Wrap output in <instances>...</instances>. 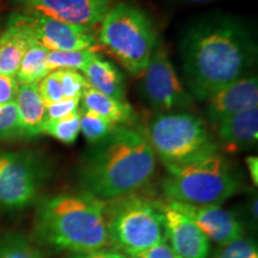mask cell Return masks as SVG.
Here are the masks:
<instances>
[{
	"label": "cell",
	"mask_w": 258,
	"mask_h": 258,
	"mask_svg": "<svg viewBox=\"0 0 258 258\" xmlns=\"http://www.w3.org/2000/svg\"><path fill=\"white\" fill-rule=\"evenodd\" d=\"M258 55L253 28L238 16L209 12L190 21L179 40L184 86L206 101L224 86L250 76Z\"/></svg>",
	"instance_id": "cell-1"
},
{
	"label": "cell",
	"mask_w": 258,
	"mask_h": 258,
	"mask_svg": "<svg viewBox=\"0 0 258 258\" xmlns=\"http://www.w3.org/2000/svg\"><path fill=\"white\" fill-rule=\"evenodd\" d=\"M156 169L157 157L147 134L116 125L84 154L78 176L84 191L112 201L143 189L153 178Z\"/></svg>",
	"instance_id": "cell-2"
},
{
	"label": "cell",
	"mask_w": 258,
	"mask_h": 258,
	"mask_svg": "<svg viewBox=\"0 0 258 258\" xmlns=\"http://www.w3.org/2000/svg\"><path fill=\"white\" fill-rule=\"evenodd\" d=\"M35 230L41 243L60 251L83 253L110 246L106 201L84 190L43 200Z\"/></svg>",
	"instance_id": "cell-3"
},
{
	"label": "cell",
	"mask_w": 258,
	"mask_h": 258,
	"mask_svg": "<svg viewBox=\"0 0 258 258\" xmlns=\"http://www.w3.org/2000/svg\"><path fill=\"white\" fill-rule=\"evenodd\" d=\"M165 167L161 190L167 201L220 206L240 189L237 173L218 150Z\"/></svg>",
	"instance_id": "cell-4"
},
{
	"label": "cell",
	"mask_w": 258,
	"mask_h": 258,
	"mask_svg": "<svg viewBox=\"0 0 258 258\" xmlns=\"http://www.w3.org/2000/svg\"><path fill=\"white\" fill-rule=\"evenodd\" d=\"M97 40L132 74L146 69L158 43L156 28L144 10L116 3L101 21Z\"/></svg>",
	"instance_id": "cell-5"
},
{
	"label": "cell",
	"mask_w": 258,
	"mask_h": 258,
	"mask_svg": "<svg viewBox=\"0 0 258 258\" xmlns=\"http://www.w3.org/2000/svg\"><path fill=\"white\" fill-rule=\"evenodd\" d=\"M106 224L110 246L129 257L166 240L160 201L139 192L106 201Z\"/></svg>",
	"instance_id": "cell-6"
},
{
	"label": "cell",
	"mask_w": 258,
	"mask_h": 258,
	"mask_svg": "<svg viewBox=\"0 0 258 258\" xmlns=\"http://www.w3.org/2000/svg\"><path fill=\"white\" fill-rule=\"evenodd\" d=\"M147 138L165 166L218 150L201 118L185 111L158 114L151 122Z\"/></svg>",
	"instance_id": "cell-7"
},
{
	"label": "cell",
	"mask_w": 258,
	"mask_h": 258,
	"mask_svg": "<svg viewBox=\"0 0 258 258\" xmlns=\"http://www.w3.org/2000/svg\"><path fill=\"white\" fill-rule=\"evenodd\" d=\"M141 80V92L154 109L180 112L192 104V97L180 82L165 46L157 43Z\"/></svg>",
	"instance_id": "cell-8"
},
{
	"label": "cell",
	"mask_w": 258,
	"mask_h": 258,
	"mask_svg": "<svg viewBox=\"0 0 258 258\" xmlns=\"http://www.w3.org/2000/svg\"><path fill=\"white\" fill-rule=\"evenodd\" d=\"M14 16L28 29L32 40L49 51L85 50L96 46L93 28L64 23L28 10Z\"/></svg>",
	"instance_id": "cell-9"
},
{
	"label": "cell",
	"mask_w": 258,
	"mask_h": 258,
	"mask_svg": "<svg viewBox=\"0 0 258 258\" xmlns=\"http://www.w3.org/2000/svg\"><path fill=\"white\" fill-rule=\"evenodd\" d=\"M40 182V170L30 157L0 152V205L27 207L36 198Z\"/></svg>",
	"instance_id": "cell-10"
},
{
	"label": "cell",
	"mask_w": 258,
	"mask_h": 258,
	"mask_svg": "<svg viewBox=\"0 0 258 258\" xmlns=\"http://www.w3.org/2000/svg\"><path fill=\"white\" fill-rule=\"evenodd\" d=\"M24 10L64 23L93 28L101 23L114 0H17Z\"/></svg>",
	"instance_id": "cell-11"
},
{
	"label": "cell",
	"mask_w": 258,
	"mask_h": 258,
	"mask_svg": "<svg viewBox=\"0 0 258 258\" xmlns=\"http://www.w3.org/2000/svg\"><path fill=\"white\" fill-rule=\"evenodd\" d=\"M167 244L182 258H208L211 240L169 201H160Z\"/></svg>",
	"instance_id": "cell-12"
},
{
	"label": "cell",
	"mask_w": 258,
	"mask_h": 258,
	"mask_svg": "<svg viewBox=\"0 0 258 258\" xmlns=\"http://www.w3.org/2000/svg\"><path fill=\"white\" fill-rule=\"evenodd\" d=\"M169 202L185 214L209 240L215 241L219 246L243 237L244 226L239 218L220 206H196L175 201Z\"/></svg>",
	"instance_id": "cell-13"
},
{
	"label": "cell",
	"mask_w": 258,
	"mask_h": 258,
	"mask_svg": "<svg viewBox=\"0 0 258 258\" xmlns=\"http://www.w3.org/2000/svg\"><path fill=\"white\" fill-rule=\"evenodd\" d=\"M206 102V115L213 125H218L222 120L232 115L257 108V76L250 74L237 82L228 84L209 96Z\"/></svg>",
	"instance_id": "cell-14"
},
{
	"label": "cell",
	"mask_w": 258,
	"mask_h": 258,
	"mask_svg": "<svg viewBox=\"0 0 258 258\" xmlns=\"http://www.w3.org/2000/svg\"><path fill=\"white\" fill-rule=\"evenodd\" d=\"M34 41L24 27L14 15L9 19L8 27L0 35V74L15 78L25 50Z\"/></svg>",
	"instance_id": "cell-15"
},
{
	"label": "cell",
	"mask_w": 258,
	"mask_h": 258,
	"mask_svg": "<svg viewBox=\"0 0 258 258\" xmlns=\"http://www.w3.org/2000/svg\"><path fill=\"white\" fill-rule=\"evenodd\" d=\"M218 135L227 150L251 147L258 139V108L232 115L218 124Z\"/></svg>",
	"instance_id": "cell-16"
},
{
	"label": "cell",
	"mask_w": 258,
	"mask_h": 258,
	"mask_svg": "<svg viewBox=\"0 0 258 258\" xmlns=\"http://www.w3.org/2000/svg\"><path fill=\"white\" fill-rule=\"evenodd\" d=\"M86 82L96 91L124 101L125 83L121 71L111 61L96 53L82 70Z\"/></svg>",
	"instance_id": "cell-17"
},
{
	"label": "cell",
	"mask_w": 258,
	"mask_h": 258,
	"mask_svg": "<svg viewBox=\"0 0 258 258\" xmlns=\"http://www.w3.org/2000/svg\"><path fill=\"white\" fill-rule=\"evenodd\" d=\"M15 103L24 137L41 134L42 125L46 121V103L41 98L37 84H21Z\"/></svg>",
	"instance_id": "cell-18"
},
{
	"label": "cell",
	"mask_w": 258,
	"mask_h": 258,
	"mask_svg": "<svg viewBox=\"0 0 258 258\" xmlns=\"http://www.w3.org/2000/svg\"><path fill=\"white\" fill-rule=\"evenodd\" d=\"M80 102H82V109L84 110L101 115L106 120L114 122L115 124L128 123L134 117L133 108L127 102L96 91L90 85L83 92Z\"/></svg>",
	"instance_id": "cell-19"
},
{
	"label": "cell",
	"mask_w": 258,
	"mask_h": 258,
	"mask_svg": "<svg viewBox=\"0 0 258 258\" xmlns=\"http://www.w3.org/2000/svg\"><path fill=\"white\" fill-rule=\"evenodd\" d=\"M48 51L37 42L32 41L28 49L25 50L19 64L16 80L21 84H37L41 82L48 73H50L47 64Z\"/></svg>",
	"instance_id": "cell-20"
},
{
	"label": "cell",
	"mask_w": 258,
	"mask_h": 258,
	"mask_svg": "<svg viewBox=\"0 0 258 258\" xmlns=\"http://www.w3.org/2000/svg\"><path fill=\"white\" fill-rule=\"evenodd\" d=\"M42 133L50 135L60 143L74 144L80 133V110L57 120H46L42 125Z\"/></svg>",
	"instance_id": "cell-21"
},
{
	"label": "cell",
	"mask_w": 258,
	"mask_h": 258,
	"mask_svg": "<svg viewBox=\"0 0 258 258\" xmlns=\"http://www.w3.org/2000/svg\"><path fill=\"white\" fill-rule=\"evenodd\" d=\"M116 125L117 124L106 120L101 115L84 110V109L80 110V131L91 145L99 143L103 139H105L114 131Z\"/></svg>",
	"instance_id": "cell-22"
},
{
	"label": "cell",
	"mask_w": 258,
	"mask_h": 258,
	"mask_svg": "<svg viewBox=\"0 0 258 258\" xmlns=\"http://www.w3.org/2000/svg\"><path fill=\"white\" fill-rule=\"evenodd\" d=\"M97 53L93 49L72 50V51H48L47 64L51 71L69 69L82 71L90 59Z\"/></svg>",
	"instance_id": "cell-23"
},
{
	"label": "cell",
	"mask_w": 258,
	"mask_h": 258,
	"mask_svg": "<svg viewBox=\"0 0 258 258\" xmlns=\"http://www.w3.org/2000/svg\"><path fill=\"white\" fill-rule=\"evenodd\" d=\"M54 72H55L57 79L61 84L63 98L80 101L83 92L89 86V83L86 82L85 77L79 71L76 70L61 69L55 70Z\"/></svg>",
	"instance_id": "cell-24"
},
{
	"label": "cell",
	"mask_w": 258,
	"mask_h": 258,
	"mask_svg": "<svg viewBox=\"0 0 258 258\" xmlns=\"http://www.w3.org/2000/svg\"><path fill=\"white\" fill-rule=\"evenodd\" d=\"M212 258H258L256 240L240 237L230 243L220 245Z\"/></svg>",
	"instance_id": "cell-25"
},
{
	"label": "cell",
	"mask_w": 258,
	"mask_h": 258,
	"mask_svg": "<svg viewBox=\"0 0 258 258\" xmlns=\"http://www.w3.org/2000/svg\"><path fill=\"white\" fill-rule=\"evenodd\" d=\"M0 258H41L23 237L11 235L0 240Z\"/></svg>",
	"instance_id": "cell-26"
},
{
	"label": "cell",
	"mask_w": 258,
	"mask_h": 258,
	"mask_svg": "<svg viewBox=\"0 0 258 258\" xmlns=\"http://www.w3.org/2000/svg\"><path fill=\"white\" fill-rule=\"evenodd\" d=\"M24 137L15 102L0 104V139Z\"/></svg>",
	"instance_id": "cell-27"
},
{
	"label": "cell",
	"mask_w": 258,
	"mask_h": 258,
	"mask_svg": "<svg viewBox=\"0 0 258 258\" xmlns=\"http://www.w3.org/2000/svg\"><path fill=\"white\" fill-rule=\"evenodd\" d=\"M37 89L41 98L43 99L46 104H50V103H55L63 99L61 84L54 71L48 73L41 82L37 83Z\"/></svg>",
	"instance_id": "cell-28"
},
{
	"label": "cell",
	"mask_w": 258,
	"mask_h": 258,
	"mask_svg": "<svg viewBox=\"0 0 258 258\" xmlns=\"http://www.w3.org/2000/svg\"><path fill=\"white\" fill-rule=\"evenodd\" d=\"M80 101L63 98L59 102L46 104V120H57L79 110Z\"/></svg>",
	"instance_id": "cell-29"
},
{
	"label": "cell",
	"mask_w": 258,
	"mask_h": 258,
	"mask_svg": "<svg viewBox=\"0 0 258 258\" xmlns=\"http://www.w3.org/2000/svg\"><path fill=\"white\" fill-rule=\"evenodd\" d=\"M18 86L19 84L15 78H9L0 74V104L15 102Z\"/></svg>",
	"instance_id": "cell-30"
},
{
	"label": "cell",
	"mask_w": 258,
	"mask_h": 258,
	"mask_svg": "<svg viewBox=\"0 0 258 258\" xmlns=\"http://www.w3.org/2000/svg\"><path fill=\"white\" fill-rule=\"evenodd\" d=\"M139 258H182L179 254H177L175 251L172 250V247L167 244L166 240L161 241V243L154 245L144 252H141Z\"/></svg>",
	"instance_id": "cell-31"
},
{
	"label": "cell",
	"mask_w": 258,
	"mask_h": 258,
	"mask_svg": "<svg viewBox=\"0 0 258 258\" xmlns=\"http://www.w3.org/2000/svg\"><path fill=\"white\" fill-rule=\"evenodd\" d=\"M125 254L115 250H97L91 252L76 253L71 258H124Z\"/></svg>",
	"instance_id": "cell-32"
},
{
	"label": "cell",
	"mask_w": 258,
	"mask_h": 258,
	"mask_svg": "<svg viewBox=\"0 0 258 258\" xmlns=\"http://www.w3.org/2000/svg\"><path fill=\"white\" fill-rule=\"evenodd\" d=\"M246 165L249 169V173L251 179H252L253 184H258V158L257 157H247L246 158Z\"/></svg>",
	"instance_id": "cell-33"
},
{
	"label": "cell",
	"mask_w": 258,
	"mask_h": 258,
	"mask_svg": "<svg viewBox=\"0 0 258 258\" xmlns=\"http://www.w3.org/2000/svg\"><path fill=\"white\" fill-rule=\"evenodd\" d=\"M177 4H207V3L217 2V0H173Z\"/></svg>",
	"instance_id": "cell-34"
},
{
	"label": "cell",
	"mask_w": 258,
	"mask_h": 258,
	"mask_svg": "<svg viewBox=\"0 0 258 258\" xmlns=\"http://www.w3.org/2000/svg\"><path fill=\"white\" fill-rule=\"evenodd\" d=\"M124 258H139V257H129V256H125Z\"/></svg>",
	"instance_id": "cell-35"
}]
</instances>
